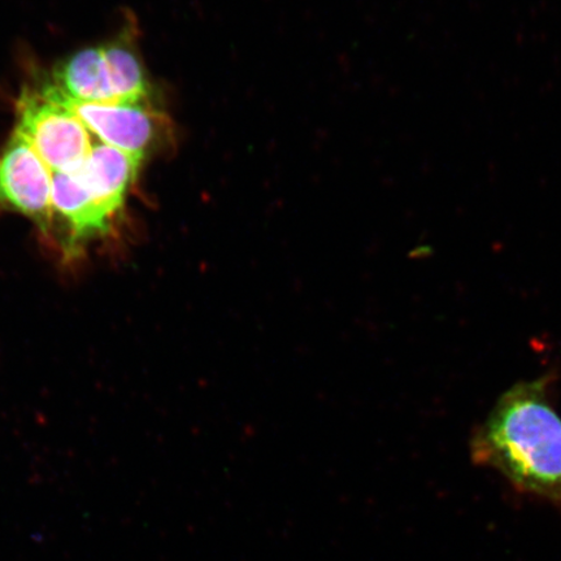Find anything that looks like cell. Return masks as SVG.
Masks as SVG:
<instances>
[{
    "mask_svg": "<svg viewBox=\"0 0 561 561\" xmlns=\"http://www.w3.org/2000/svg\"><path fill=\"white\" fill-rule=\"evenodd\" d=\"M53 171L26 140L13 136L0 153V210L32 220L45 240L51 231Z\"/></svg>",
    "mask_w": 561,
    "mask_h": 561,
    "instance_id": "obj_4",
    "label": "cell"
},
{
    "mask_svg": "<svg viewBox=\"0 0 561 561\" xmlns=\"http://www.w3.org/2000/svg\"><path fill=\"white\" fill-rule=\"evenodd\" d=\"M142 163V159L95 138L88 158L73 174L98 202L118 220H123L126 199L136 184Z\"/></svg>",
    "mask_w": 561,
    "mask_h": 561,
    "instance_id": "obj_5",
    "label": "cell"
},
{
    "mask_svg": "<svg viewBox=\"0 0 561 561\" xmlns=\"http://www.w3.org/2000/svg\"><path fill=\"white\" fill-rule=\"evenodd\" d=\"M53 93L101 142L145 160L174 145L173 124L152 102L90 103L70 100L55 85Z\"/></svg>",
    "mask_w": 561,
    "mask_h": 561,
    "instance_id": "obj_3",
    "label": "cell"
},
{
    "mask_svg": "<svg viewBox=\"0 0 561 561\" xmlns=\"http://www.w3.org/2000/svg\"><path fill=\"white\" fill-rule=\"evenodd\" d=\"M102 48L116 102H151V83L133 42L123 37Z\"/></svg>",
    "mask_w": 561,
    "mask_h": 561,
    "instance_id": "obj_7",
    "label": "cell"
},
{
    "mask_svg": "<svg viewBox=\"0 0 561 561\" xmlns=\"http://www.w3.org/2000/svg\"><path fill=\"white\" fill-rule=\"evenodd\" d=\"M56 88L70 100L90 103L116 102L102 46L68 56L54 72Z\"/></svg>",
    "mask_w": 561,
    "mask_h": 561,
    "instance_id": "obj_6",
    "label": "cell"
},
{
    "mask_svg": "<svg viewBox=\"0 0 561 561\" xmlns=\"http://www.w3.org/2000/svg\"><path fill=\"white\" fill-rule=\"evenodd\" d=\"M16 133L53 172L73 173L89 156L95 137L50 87L27 91L18 105Z\"/></svg>",
    "mask_w": 561,
    "mask_h": 561,
    "instance_id": "obj_2",
    "label": "cell"
},
{
    "mask_svg": "<svg viewBox=\"0 0 561 561\" xmlns=\"http://www.w3.org/2000/svg\"><path fill=\"white\" fill-rule=\"evenodd\" d=\"M550 388L547 375L503 392L474 431L471 455L520 493L561 506V417Z\"/></svg>",
    "mask_w": 561,
    "mask_h": 561,
    "instance_id": "obj_1",
    "label": "cell"
}]
</instances>
